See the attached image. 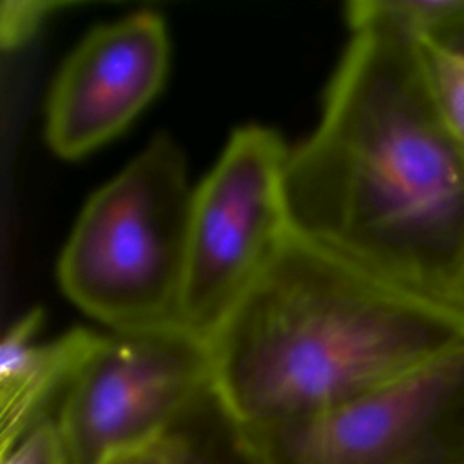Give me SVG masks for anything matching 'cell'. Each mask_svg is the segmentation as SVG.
I'll use <instances>...</instances> for the list:
<instances>
[{"label":"cell","mask_w":464,"mask_h":464,"mask_svg":"<svg viewBox=\"0 0 464 464\" xmlns=\"http://www.w3.org/2000/svg\"><path fill=\"white\" fill-rule=\"evenodd\" d=\"M42 321L40 308L27 312L0 343V453L34 426L56 419L69 384L103 337L89 328H72L38 341Z\"/></svg>","instance_id":"ba28073f"},{"label":"cell","mask_w":464,"mask_h":464,"mask_svg":"<svg viewBox=\"0 0 464 464\" xmlns=\"http://www.w3.org/2000/svg\"><path fill=\"white\" fill-rule=\"evenodd\" d=\"M62 4L53 0H4L0 5V42L4 49L24 45L44 24L53 9Z\"/></svg>","instance_id":"7c38bea8"},{"label":"cell","mask_w":464,"mask_h":464,"mask_svg":"<svg viewBox=\"0 0 464 464\" xmlns=\"http://www.w3.org/2000/svg\"><path fill=\"white\" fill-rule=\"evenodd\" d=\"M290 147L261 123L237 127L194 187L179 324L207 343L292 232L285 170Z\"/></svg>","instance_id":"277c9868"},{"label":"cell","mask_w":464,"mask_h":464,"mask_svg":"<svg viewBox=\"0 0 464 464\" xmlns=\"http://www.w3.org/2000/svg\"><path fill=\"white\" fill-rule=\"evenodd\" d=\"M285 194L297 236L460 308L464 147L417 38L382 24L352 29L317 127L288 150Z\"/></svg>","instance_id":"6da1fadb"},{"label":"cell","mask_w":464,"mask_h":464,"mask_svg":"<svg viewBox=\"0 0 464 464\" xmlns=\"http://www.w3.org/2000/svg\"><path fill=\"white\" fill-rule=\"evenodd\" d=\"M2 464H69L56 419H47L0 453Z\"/></svg>","instance_id":"8fae6325"},{"label":"cell","mask_w":464,"mask_h":464,"mask_svg":"<svg viewBox=\"0 0 464 464\" xmlns=\"http://www.w3.org/2000/svg\"><path fill=\"white\" fill-rule=\"evenodd\" d=\"M420 42L431 45L433 49L464 62V2L462 5L437 24Z\"/></svg>","instance_id":"4fadbf2b"},{"label":"cell","mask_w":464,"mask_h":464,"mask_svg":"<svg viewBox=\"0 0 464 464\" xmlns=\"http://www.w3.org/2000/svg\"><path fill=\"white\" fill-rule=\"evenodd\" d=\"M170 464H263L245 426L216 388L199 399L163 437Z\"/></svg>","instance_id":"9c48e42d"},{"label":"cell","mask_w":464,"mask_h":464,"mask_svg":"<svg viewBox=\"0 0 464 464\" xmlns=\"http://www.w3.org/2000/svg\"><path fill=\"white\" fill-rule=\"evenodd\" d=\"M192 192L183 150L156 134L82 207L58 257L67 299L112 334L181 326Z\"/></svg>","instance_id":"3957f363"},{"label":"cell","mask_w":464,"mask_h":464,"mask_svg":"<svg viewBox=\"0 0 464 464\" xmlns=\"http://www.w3.org/2000/svg\"><path fill=\"white\" fill-rule=\"evenodd\" d=\"M460 308L464 310V290H462V295H460Z\"/></svg>","instance_id":"9a60e30c"},{"label":"cell","mask_w":464,"mask_h":464,"mask_svg":"<svg viewBox=\"0 0 464 464\" xmlns=\"http://www.w3.org/2000/svg\"><path fill=\"white\" fill-rule=\"evenodd\" d=\"M214 388L210 344L183 326L103 334L56 411L69 464L158 442Z\"/></svg>","instance_id":"8992f818"},{"label":"cell","mask_w":464,"mask_h":464,"mask_svg":"<svg viewBox=\"0 0 464 464\" xmlns=\"http://www.w3.org/2000/svg\"><path fill=\"white\" fill-rule=\"evenodd\" d=\"M420 54L437 105L464 147V62L451 58L419 40Z\"/></svg>","instance_id":"30bf717a"},{"label":"cell","mask_w":464,"mask_h":464,"mask_svg":"<svg viewBox=\"0 0 464 464\" xmlns=\"http://www.w3.org/2000/svg\"><path fill=\"white\" fill-rule=\"evenodd\" d=\"M169 53L165 20L150 9L91 29L47 96L45 140L54 154L74 160L118 136L161 89Z\"/></svg>","instance_id":"52a82bcc"},{"label":"cell","mask_w":464,"mask_h":464,"mask_svg":"<svg viewBox=\"0 0 464 464\" xmlns=\"http://www.w3.org/2000/svg\"><path fill=\"white\" fill-rule=\"evenodd\" d=\"M464 343V312L294 230L208 341L216 392L243 426L315 413Z\"/></svg>","instance_id":"7a4b0ae2"},{"label":"cell","mask_w":464,"mask_h":464,"mask_svg":"<svg viewBox=\"0 0 464 464\" xmlns=\"http://www.w3.org/2000/svg\"><path fill=\"white\" fill-rule=\"evenodd\" d=\"M245 430L263 464H464V343L346 402Z\"/></svg>","instance_id":"5b68a950"},{"label":"cell","mask_w":464,"mask_h":464,"mask_svg":"<svg viewBox=\"0 0 464 464\" xmlns=\"http://www.w3.org/2000/svg\"><path fill=\"white\" fill-rule=\"evenodd\" d=\"M102 464H170L161 439L158 442L116 453Z\"/></svg>","instance_id":"5bb4252c"}]
</instances>
